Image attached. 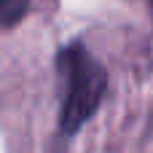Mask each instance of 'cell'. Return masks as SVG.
I'll return each mask as SVG.
<instances>
[{"label":"cell","instance_id":"1","mask_svg":"<svg viewBox=\"0 0 153 153\" xmlns=\"http://www.w3.org/2000/svg\"><path fill=\"white\" fill-rule=\"evenodd\" d=\"M62 73L67 78V94L62 102L59 126L62 132L73 134L83 126V121H89L97 113L108 78H105V70L81 46H70L62 54Z\"/></svg>","mask_w":153,"mask_h":153},{"label":"cell","instance_id":"2","mask_svg":"<svg viewBox=\"0 0 153 153\" xmlns=\"http://www.w3.org/2000/svg\"><path fill=\"white\" fill-rule=\"evenodd\" d=\"M30 0H0V27H11L24 19Z\"/></svg>","mask_w":153,"mask_h":153},{"label":"cell","instance_id":"3","mask_svg":"<svg viewBox=\"0 0 153 153\" xmlns=\"http://www.w3.org/2000/svg\"><path fill=\"white\" fill-rule=\"evenodd\" d=\"M151 3H153V0H151Z\"/></svg>","mask_w":153,"mask_h":153}]
</instances>
